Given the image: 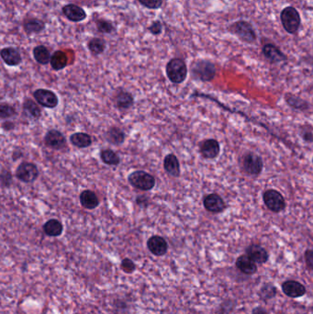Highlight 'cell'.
I'll return each instance as SVG.
<instances>
[{
    "mask_svg": "<svg viewBox=\"0 0 313 314\" xmlns=\"http://www.w3.org/2000/svg\"><path fill=\"white\" fill-rule=\"evenodd\" d=\"M165 72L173 84H181L188 76V66L181 58H173L166 64Z\"/></svg>",
    "mask_w": 313,
    "mask_h": 314,
    "instance_id": "cell-1",
    "label": "cell"
},
{
    "mask_svg": "<svg viewBox=\"0 0 313 314\" xmlns=\"http://www.w3.org/2000/svg\"><path fill=\"white\" fill-rule=\"evenodd\" d=\"M128 181L132 187L142 191H149L156 186L155 176L143 170H137L131 173L128 176Z\"/></svg>",
    "mask_w": 313,
    "mask_h": 314,
    "instance_id": "cell-2",
    "label": "cell"
},
{
    "mask_svg": "<svg viewBox=\"0 0 313 314\" xmlns=\"http://www.w3.org/2000/svg\"><path fill=\"white\" fill-rule=\"evenodd\" d=\"M191 73L195 79L202 82L212 81L216 76V67L211 62L208 60L196 61L192 67Z\"/></svg>",
    "mask_w": 313,
    "mask_h": 314,
    "instance_id": "cell-3",
    "label": "cell"
},
{
    "mask_svg": "<svg viewBox=\"0 0 313 314\" xmlns=\"http://www.w3.org/2000/svg\"><path fill=\"white\" fill-rule=\"evenodd\" d=\"M242 167L249 176H259L263 171V159L256 153L248 152L243 157Z\"/></svg>",
    "mask_w": 313,
    "mask_h": 314,
    "instance_id": "cell-4",
    "label": "cell"
},
{
    "mask_svg": "<svg viewBox=\"0 0 313 314\" xmlns=\"http://www.w3.org/2000/svg\"><path fill=\"white\" fill-rule=\"evenodd\" d=\"M263 201L266 208L272 212H281L287 206L285 198L276 189H267L263 192Z\"/></svg>",
    "mask_w": 313,
    "mask_h": 314,
    "instance_id": "cell-5",
    "label": "cell"
},
{
    "mask_svg": "<svg viewBox=\"0 0 313 314\" xmlns=\"http://www.w3.org/2000/svg\"><path fill=\"white\" fill-rule=\"evenodd\" d=\"M282 25L288 33H296L301 26V16L293 6H288L282 10Z\"/></svg>",
    "mask_w": 313,
    "mask_h": 314,
    "instance_id": "cell-6",
    "label": "cell"
},
{
    "mask_svg": "<svg viewBox=\"0 0 313 314\" xmlns=\"http://www.w3.org/2000/svg\"><path fill=\"white\" fill-rule=\"evenodd\" d=\"M229 30L244 43L253 44L257 40V33L255 32L253 26L247 21H236L232 24V26H230Z\"/></svg>",
    "mask_w": 313,
    "mask_h": 314,
    "instance_id": "cell-7",
    "label": "cell"
},
{
    "mask_svg": "<svg viewBox=\"0 0 313 314\" xmlns=\"http://www.w3.org/2000/svg\"><path fill=\"white\" fill-rule=\"evenodd\" d=\"M16 177L23 183H33L39 177V169L37 165L30 162L19 163L16 169Z\"/></svg>",
    "mask_w": 313,
    "mask_h": 314,
    "instance_id": "cell-8",
    "label": "cell"
},
{
    "mask_svg": "<svg viewBox=\"0 0 313 314\" xmlns=\"http://www.w3.org/2000/svg\"><path fill=\"white\" fill-rule=\"evenodd\" d=\"M33 98L39 105L47 108H54L59 103L56 94L49 89L39 88L33 92Z\"/></svg>",
    "mask_w": 313,
    "mask_h": 314,
    "instance_id": "cell-9",
    "label": "cell"
},
{
    "mask_svg": "<svg viewBox=\"0 0 313 314\" xmlns=\"http://www.w3.org/2000/svg\"><path fill=\"white\" fill-rule=\"evenodd\" d=\"M44 145L52 150H63L66 147V140L63 133L57 130H50L45 134Z\"/></svg>",
    "mask_w": 313,
    "mask_h": 314,
    "instance_id": "cell-10",
    "label": "cell"
},
{
    "mask_svg": "<svg viewBox=\"0 0 313 314\" xmlns=\"http://www.w3.org/2000/svg\"><path fill=\"white\" fill-rule=\"evenodd\" d=\"M203 206L211 213H220L227 208L224 200L217 193H211L203 199Z\"/></svg>",
    "mask_w": 313,
    "mask_h": 314,
    "instance_id": "cell-11",
    "label": "cell"
},
{
    "mask_svg": "<svg viewBox=\"0 0 313 314\" xmlns=\"http://www.w3.org/2000/svg\"><path fill=\"white\" fill-rule=\"evenodd\" d=\"M220 152L219 143L215 139H207L201 142L200 145V153L201 157L205 159H215L219 157Z\"/></svg>",
    "mask_w": 313,
    "mask_h": 314,
    "instance_id": "cell-12",
    "label": "cell"
},
{
    "mask_svg": "<svg viewBox=\"0 0 313 314\" xmlns=\"http://www.w3.org/2000/svg\"><path fill=\"white\" fill-rule=\"evenodd\" d=\"M147 248L153 255L156 257H162L168 251V244L166 240L162 236L154 235L148 239Z\"/></svg>",
    "mask_w": 313,
    "mask_h": 314,
    "instance_id": "cell-13",
    "label": "cell"
},
{
    "mask_svg": "<svg viewBox=\"0 0 313 314\" xmlns=\"http://www.w3.org/2000/svg\"><path fill=\"white\" fill-rule=\"evenodd\" d=\"M63 14L66 19L72 22H81L87 19V12L81 6L75 4H67L63 6Z\"/></svg>",
    "mask_w": 313,
    "mask_h": 314,
    "instance_id": "cell-14",
    "label": "cell"
},
{
    "mask_svg": "<svg viewBox=\"0 0 313 314\" xmlns=\"http://www.w3.org/2000/svg\"><path fill=\"white\" fill-rule=\"evenodd\" d=\"M3 62L8 66H17L22 62V57L18 49L14 47H5L0 52Z\"/></svg>",
    "mask_w": 313,
    "mask_h": 314,
    "instance_id": "cell-15",
    "label": "cell"
},
{
    "mask_svg": "<svg viewBox=\"0 0 313 314\" xmlns=\"http://www.w3.org/2000/svg\"><path fill=\"white\" fill-rule=\"evenodd\" d=\"M245 252H246V255L257 264L266 263L269 258L267 251L261 245H256V244L249 245L246 248Z\"/></svg>",
    "mask_w": 313,
    "mask_h": 314,
    "instance_id": "cell-16",
    "label": "cell"
},
{
    "mask_svg": "<svg viewBox=\"0 0 313 314\" xmlns=\"http://www.w3.org/2000/svg\"><path fill=\"white\" fill-rule=\"evenodd\" d=\"M114 105L119 110H127L133 106L134 99L130 92L126 90H119L114 96Z\"/></svg>",
    "mask_w": 313,
    "mask_h": 314,
    "instance_id": "cell-17",
    "label": "cell"
},
{
    "mask_svg": "<svg viewBox=\"0 0 313 314\" xmlns=\"http://www.w3.org/2000/svg\"><path fill=\"white\" fill-rule=\"evenodd\" d=\"M282 290L286 295L290 298H300L306 293V288L301 283L294 280H288L283 283Z\"/></svg>",
    "mask_w": 313,
    "mask_h": 314,
    "instance_id": "cell-18",
    "label": "cell"
},
{
    "mask_svg": "<svg viewBox=\"0 0 313 314\" xmlns=\"http://www.w3.org/2000/svg\"><path fill=\"white\" fill-rule=\"evenodd\" d=\"M263 53L271 63H280L287 60V56L274 44H265L263 47Z\"/></svg>",
    "mask_w": 313,
    "mask_h": 314,
    "instance_id": "cell-19",
    "label": "cell"
},
{
    "mask_svg": "<svg viewBox=\"0 0 313 314\" xmlns=\"http://www.w3.org/2000/svg\"><path fill=\"white\" fill-rule=\"evenodd\" d=\"M164 171L173 177L180 176V163L178 158L174 154H169L163 159Z\"/></svg>",
    "mask_w": 313,
    "mask_h": 314,
    "instance_id": "cell-20",
    "label": "cell"
},
{
    "mask_svg": "<svg viewBox=\"0 0 313 314\" xmlns=\"http://www.w3.org/2000/svg\"><path fill=\"white\" fill-rule=\"evenodd\" d=\"M79 201H80L82 207L89 210L95 209L100 205V200L98 196L94 191L89 189L82 191L81 194L79 196Z\"/></svg>",
    "mask_w": 313,
    "mask_h": 314,
    "instance_id": "cell-21",
    "label": "cell"
},
{
    "mask_svg": "<svg viewBox=\"0 0 313 314\" xmlns=\"http://www.w3.org/2000/svg\"><path fill=\"white\" fill-rule=\"evenodd\" d=\"M235 264H236V267L238 268L239 270L244 274L253 275V274L257 273V263L254 260H252L247 255H243V256L239 257Z\"/></svg>",
    "mask_w": 313,
    "mask_h": 314,
    "instance_id": "cell-22",
    "label": "cell"
},
{
    "mask_svg": "<svg viewBox=\"0 0 313 314\" xmlns=\"http://www.w3.org/2000/svg\"><path fill=\"white\" fill-rule=\"evenodd\" d=\"M43 230L47 236L59 237L63 233V226L60 220L51 219L44 223Z\"/></svg>",
    "mask_w": 313,
    "mask_h": 314,
    "instance_id": "cell-23",
    "label": "cell"
},
{
    "mask_svg": "<svg viewBox=\"0 0 313 314\" xmlns=\"http://www.w3.org/2000/svg\"><path fill=\"white\" fill-rule=\"evenodd\" d=\"M23 29L27 35L38 34L44 32L45 29V23L42 19L36 18H30L26 19L23 23Z\"/></svg>",
    "mask_w": 313,
    "mask_h": 314,
    "instance_id": "cell-24",
    "label": "cell"
},
{
    "mask_svg": "<svg viewBox=\"0 0 313 314\" xmlns=\"http://www.w3.org/2000/svg\"><path fill=\"white\" fill-rule=\"evenodd\" d=\"M70 143L77 148L84 149V148H88L92 145L93 141H92V137L88 133L75 132L70 136Z\"/></svg>",
    "mask_w": 313,
    "mask_h": 314,
    "instance_id": "cell-25",
    "label": "cell"
},
{
    "mask_svg": "<svg viewBox=\"0 0 313 314\" xmlns=\"http://www.w3.org/2000/svg\"><path fill=\"white\" fill-rule=\"evenodd\" d=\"M106 140L113 145H121L125 141V133L118 127H111L105 134Z\"/></svg>",
    "mask_w": 313,
    "mask_h": 314,
    "instance_id": "cell-26",
    "label": "cell"
},
{
    "mask_svg": "<svg viewBox=\"0 0 313 314\" xmlns=\"http://www.w3.org/2000/svg\"><path fill=\"white\" fill-rule=\"evenodd\" d=\"M285 101L287 102L288 106L295 110L299 111H305L310 108V104L307 101L302 100L300 97H297L295 95L287 94L285 95Z\"/></svg>",
    "mask_w": 313,
    "mask_h": 314,
    "instance_id": "cell-27",
    "label": "cell"
},
{
    "mask_svg": "<svg viewBox=\"0 0 313 314\" xmlns=\"http://www.w3.org/2000/svg\"><path fill=\"white\" fill-rule=\"evenodd\" d=\"M22 108H23L24 114L30 119H39L42 116L41 108L32 100H29V99L25 100V101L23 102Z\"/></svg>",
    "mask_w": 313,
    "mask_h": 314,
    "instance_id": "cell-28",
    "label": "cell"
},
{
    "mask_svg": "<svg viewBox=\"0 0 313 314\" xmlns=\"http://www.w3.org/2000/svg\"><path fill=\"white\" fill-rule=\"evenodd\" d=\"M50 63L52 69L59 71L66 67L68 64V58L63 51H56L52 54Z\"/></svg>",
    "mask_w": 313,
    "mask_h": 314,
    "instance_id": "cell-29",
    "label": "cell"
},
{
    "mask_svg": "<svg viewBox=\"0 0 313 314\" xmlns=\"http://www.w3.org/2000/svg\"><path fill=\"white\" fill-rule=\"evenodd\" d=\"M33 57L38 63L46 65L51 63L52 55L47 47H45L44 45H38L33 49Z\"/></svg>",
    "mask_w": 313,
    "mask_h": 314,
    "instance_id": "cell-30",
    "label": "cell"
},
{
    "mask_svg": "<svg viewBox=\"0 0 313 314\" xmlns=\"http://www.w3.org/2000/svg\"><path fill=\"white\" fill-rule=\"evenodd\" d=\"M101 161L107 165L117 166L120 163V158L119 156L112 151L111 149H105L101 152Z\"/></svg>",
    "mask_w": 313,
    "mask_h": 314,
    "instance_id": "cell-31",
    "label": "cell"
},
{
    "mask_svg": "<svg viewBox=\"0 0 313 314\" xmlns=\"http://www.w3.org/2000/svg\"><path fill=\"white\" fill-rule=\"evenodd\" d=\"M88 47L94 55H100L106 50V41L101 38L91 39L88 42Z\"/></svg>",
    "mask_w": 313,
    "mask_h": 314,
    "instance_id": "cell-32",
    "label": "cell"
},
{
    "mask_svg": "<svg viewBox=\"0 0 313 314\" xmlns=\"http://www.w3.org/2000/svg\"><path fill=\"white\" fill-rule=\"evenodd\" d=\"M96 26L98 31L104 34H111L113 32H116V27L113 25L112 22L106 19H98L96 21Z\"/></svg>",
    "mask_w": 313,
    "mask_h": 314,
    "instance_id": "cell-33",
    "label": "cell"
},
{
    "mask_svg": "<svg viewBox=\"0 0 313 314\" xmlns=\"http://www.w3.org/2000/svg\"><path fill=\"white\" fill-rule=\"evenodd\" d=\"M16 114H17V110L11 104L4 103V102L0 104V119L2 120L10 119Z\"/></svg>",
    "mask_w": 313,
    "mask_h": 314,
    "instance_id": "cell-34",
    "label": "cell"
},
{
    "mask_svg": "<svg viewBox=\"0 0 313 314\" xmlns=\"http://www.w3.org/2000/svg\"><path fill=\"white\" fill-rule=\"evenodd\" d=\"M276 294V289L272 284H264L260 289L259 296L263 301H267L274 298Z\"/></svg>",
    "mask_w": 313,
    "mask_h": 314,
    "instance_id": "cell-35",
    "label": "cell"
},
{
    "mask_svg": "<svg viewBox=\"0 0 313 314\" xmlns=\"http://www.w3.org/2000/svg\"><path fill=\"white\" fill-rule=\"evenodd\" d=\"M120 268L126 274H132L136 269V265L130 258H124L120 263Z\"/></svg>",
    "mask_w": 313,
    "mask_h": 314,
    "instance_id": "cell-36",
    "label": "cell"
},
{
    "mask_svg": "<svg viewBox=\"0 0 313 314\" xmlns=\"http://www.w3.org/2000/svg\"><path fill=\"white\" fill-rule=\"evenodd\" d=\"M12 175L9 170H2L1 172V187L2 188H9L12 184Z\"/></svg>",
    "mask_w": 313,
    "mask_h": 314,
    "instance_id": "cell-37",
    "label": "cell"
},
{
    "mask_svg": "<svg viewBox=\"0 0 313 314\" xmlns=\"http://www.w3.org/2000/svg\"><path fill=\"white\" fill-rule=\"evenodd\" d=\"M141 5L150 8V9H159L163 5V0H138Z\"/></svg>",
    "mask_w": 313,
    "mask_h": 314,
    "instance_id": "cell-38",
    "label": "cell"
},
{
    "mask_svg": "<svg viewBox=\"0 0 313 314\" xmlns=\"http://www.w3.org/2000/svg\"><path fill=\"white\" fill-rule=\"evenodd\" d=\"M301 136L305 142L313 143V127L305 126L301 128Z\"/></svg>",
    "mask_w": 313,
    "mask_h": 314,
    "instance_id": "cell-39",
    "label": "cell"
},
{
    "mask_svg": "<svg viewBox=\"0 0 313 314\" xmlns=\"http://www.w3.org/2000/svg\"><path fill=\"white\" fill-rule=\"evenodd\" d=\"M147 30L153 34V35H160L163 32V25L160 20H156L151 24Z\"/></svg>",
    "mask_w": 313,
    "mask_h": 314,
    "instance_id": "cell-40",
    "label": "cell"
},
{
    "mask_svg": "<svg viewBox=\"0 0 313 314\" xmlns=\"http://www.w3.org/2000/svg\"><path fill=\"white\" fill-rule=\"evenodd\" d=\"M305 261L307 263L308 266L313 270V250H307L304 254Z\"/></svg>",
    "mask_w": 313,
    "mask_h": 314,
    "instance_id": "cell-41",
    "label": "cell"
},
{
    "mask_svg": "<svg viewBox=\"0 0 313 314\" xmlns=\"http://www.w3.org/2000/svg\"><path fill=\"white\" fill-rule=\"evenodd\" d=\"M148 198L145 196H138L136 199V204L140 207L146 208L148 206Z\"/></svg>",
    "mask_w": 313,
    "mask_h": 314,
    "instance_id": "cell-42",
    "label": "cell"
},
{
    "mask_svg": "<svg viewBox=\"0 0 313 314\" xmlns=\"http://www.w3.org/2000/svg\"><path fill=\"white\" fill-rule=\"evenodd\" d=\"M2 128H3V130H5V131H10V130L14 129V124H13L12 122H10V121H6V122H4V123L2 124Z\"/></svg>",
    "mask_w": 313,
    "mask_h": 314,
    "instance_id": "cell-43",
    "label": "cell"
},
{
    "mask_svg": "<svg viewBox=\"0 0 313 314\" xmlns=\"http://www.w3.org/2000/svg\"><path fill=\"white\" fill-rule=\"evenodd\" d=\"M252 314H267V312L264 310V309L262 308V307H257L256 309H254L253 310V313Z\"/></svg>",
    "mask_w": 313,
    "mask_h": 314,
    "instance_id": "cell-44",
    "label": "cell"
},
{
    "mask_svg": "<svg viewBox=\"0 0 313 314\" xmlns=\"http://www.w3.org/2000/svg\"></svg>",
    "mask_w": 313,
    "mask_h": 314,
    "instance_id": "cell-45",
    "label": "cell"
},
{
    "mask_svg": "<svg viewBox=\"0 0 313 314\" xmlns=\"http://www.w3.org/2000/svg\"></svg>",
    "mask_w": 313,
    "mask_h": 314,
    "instance_id": "cell-46",
    "label": "cell"
}]
</instances>
